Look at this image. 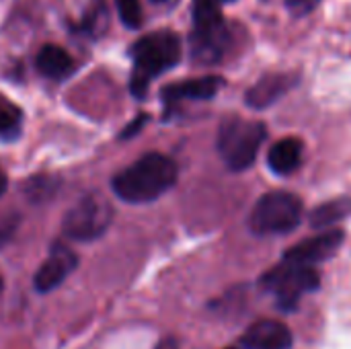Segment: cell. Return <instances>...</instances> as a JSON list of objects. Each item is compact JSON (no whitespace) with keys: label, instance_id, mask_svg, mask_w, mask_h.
Returning <instances> with one entry per match:
<instances>
[{"label":"cell","instance_id":"obj_1","mask_svg":"<svg viewBox=\"0 0 351 349\" xmlns=\"http://www.w3.org/2000/svg\"><path fill=\"white\" fill-rule=\"evenodd\" d=\"M179 177L173 158L160 152H148L113 177V191L128 204H148L167 193Z\"/></svg>","mask_w":351,"mask_h":349},{"label":"cell","instance_id":"obj_2","mask_svg":"<svg viewBox=\"0 0 351 349\" xmlns=\"http://www.w3.org/2000/svg\"><path fill=\"white\" fill-rule=\"evenodd\" d=\"M130 56L134 60L130 93L136 99H144L150 80L181 62V37L171 29L152 31L132 45Z\"/></svg>","mask_w":351,"mask_h":349},{"label":"cell","instance_id":"obj_3","mask_svg":"<svg viewBox=\"0 0 351 349\" xmlns=\"http://www.w3.org/2000/svg\"><path fill=\"white\" fill-rule=\"evenodd\" d=\"M265 136L267 130L261 121L228 117L218 132V152L228 169L245 171L255 163Z\"/></svg>","mask_w":351,"mask_h":349},{"label":"cell","instance_id":"obj_4","mask_svg":"<svg viewBox=\"0 0 351 349\" xmlns=\"http://www.w3.org/2000/svg\"><path fill=\"white\" fill-rule=\"evenodd\" d=\"M302 220V202L288 191L265 193L249 216V228L255 234H284Z\"/></svg>","mask_w":351,"mask_h":349},{"label":"cell","instance_id":"obj_5","mask_svg":"<svg viewBox=\"0 0 351 349\" xmlns=\"http://www.w3.org/2000/svg\"><path fill=\"white\" fill-rule=\"evenodd\" d=\"M113 222V206L103 195H84L64 216V234L72 241H95Z\"/></svg>","mask_w":351,"mask_h":349},{"label":"cell","instance_id":"obj_6","mask_svg":"<svg viewBox=\"0 0 351 349\" xmlns=\"http://www.w3.org/2000/svg\"><path fill=\"white\" fill-rule=\"evenodd\" d=\"M261 284L263 288L274 292L280 309L292 311L298 304L302 294L313 292L321 286V278L315 267L298 265V263H290L282 259L280 265H276L271 272H267L261 278Z\"/></svg>","mask_w":351,"mask_h":349},{"label":"cell","instance_id":"obj_7","mask_svg":"<svg viewBox=\"0 0 351 349\" xmlns=\"http://www.w3.org/2000/svg\"><path fill=\"white\" fill-rule=\"evenodd\" d=\"M232 43V35L226 23L210 29H193L189 35L191 60L204 66L220 64Z\"/></svg>","mask_w":351,"mask_h":349},{"label":"cell","instance_id":"obj_8","mask_svg":"<svg viewBox=\"0 0 351 349\" xmlns=\"http://www.w3.org/2000/svg\"><path fill=\"white\" fill-rule=\"evenodd\" d=\"M76 263H78V257L74 255V251H70L66 245L56 243L51 247L49 257L39 265V269L33 278L37 292L45 294V292H51L58 286H62L64 280L76 269Z\"/></svg>","mask_w":351,"mask_h":349},{"label":"cell","instance_id":"obj_9","mask_svg":"<svg viewBox=\"0 0 351 349\" xmlns=\"http://www.w3.org/2000/svg\"><path fill=\"white\" fill-rule=\"evenodd\" d=\"M341 243H343V232L341 230H329V232L317 234L308 241L294 245L284 255V261L315 267V263H321V261L329 259L333 253H337Z\"/></svg>","mask_w":351,"mask_h":349},{"label":"cell","instance_id":"obj_10","mask_svg":"<svg viewBox=\"0 0 351 349\" xmlns=\"http://www.w3.org/2000/svg\"><path fill=\"white\" fill-rule=\"evenodd\" d=\"M222 86H224L222 76H202V78H189V80L167 84L160 91V97H162V103L167 107H173L175 103L185 101V99H189V101L214 99Z\"/></svg>","mask_w":351,"mask_h":349},{"label":"cell","instance_id":"obj_11","mask_svg":"<svg viewBox=\"0 0 351 349\" xmlns=\"http://www.w3.org/2000/svg\"><path fill=\"white\" fill-rule=\"evenodd\" d=\"M241 346L245 349H290L292 331L280 321L261 319L245 331Z\"/></svg>","mask_w":351,"mask_h":349},{"label":"cell","instance_id":"obj_12","mask_svg":"<svg viewBox=\"0 0 351 349\" xmlns=\"http://www.w3.org/2000/svg\"><path fill=\"white\" fill-rule=\"evenodd\" d=\"M298 82V76L288 72H276L265 74L261 80H257L245 95V101L253 109H267L278 99H282L294 84Z\"/></svg>","mask_w":351,"mask_h":349},{"label":"cell","instance_id":"obj_13","mask_svg":"<svg viewBox=\"0 0 351 349\" xmlns=\"http://www.w3.org/2000/svg\"><path fill=\"white\" fill-rule=\"evenodd\" d=\"M35 68L47 78L62 80L74 72V60L64 47H60L56 43H47L37 51Z\"/></svg>","mask_w":351,"mask_h":349},{"label":"cell","instance_id":"obj_14","mask_svg":"<svg viewBox=\"0 0 351 349\" xmlns=\"http://www.w3.org/2000/svg\"><path fill=\"white\" fill-rule=\"evenodd\" d=\"M300 160H302V142L298 138L278 140L267 154L269 169L278 175L294 173L300 167Z\"/></svg>","mask_w":351,"mask_h":349},{"label":"cell","instance_id":"obj_15","mask_svg":"<svg viewBox=\"0 0 351 349\" xmlns=\"http://www.w3.org/2000/svg\"><path fill=\"white\" fill-rule=\"evenodd\" d=\"M107 27H109V10H107L105 0H93L86 6L80 23L74 29L78 33L90 37V39H97V37H101L107 31Z\"/></svg>","mask_w":351,"mask_h":349},{"label":"cell","instance_id":"obj_16","mask_svg":"<svg viewBox=\"0 0 351 349\" xmlns=\"http://www.w3.org/2000/svg\"><path fill=\"white\" fill-rule=\"evenodd\" d=\"M351 214V200L350 197H339V200H331L319 208L313 210L311 214V226L313 228H327L335 222L346 220Z\"/></svg>","mask_w":351,"mask_h":349},{"label":"cell","instance_id":"obj_17","mask_svg":"<svg viewBox=\"0 0 351 349\" xmlns=\"http://www.w3.org/2000/svg\"><path fill=\"white\" fill-rule=\"evenodd\" d=\"M191 21L193 29H210L226 23L222 14V0H193Z\"/></svg>","mask_w":351,"mask_h":349},{"label":"cell","instance_id":"obj_18","mask_svg":"<svg viewBox=\"0 0 351 349\" xmlns=\"http://www.w3.org/2000/svg\"><path fill=\"white\" fill-rule=\"evenodd\" d=\"M21 128V109L0 97V136H14Z\"/></svg>","mask_w":351,"mask_h":349},{"label":"cell","instance_id":"obj_19","mask_svg":"<svg viewBox=\"0 0 351 349\" xmlns=\"http://www.w3.org/2000/svg\"><path fill=\"white\" fill-rule=\"evenodd\" d=\"M117 6V14L121 19V23L128 29H140L144 23V14H142V4L140 0H115Z\"/></svg>","mask_w":351,"mask_h":349},{"label":"cell","instance_id":"obj_20","mask_svg":"<svg viewBox=\"0 0 351 349\" xmlns=\"http://www.w3.org/2000/svg\"><path fill=\"white\" fill-rule=\"evenodd\" d=\"M16 228H19V214L14 212L0 214V247H4L14 237Z\"/></svg>","mask_w":351,"mask_h":349},{"label":"cell","instance_id":"obj_21","mask_svg":"<svg viewBox=\"0 0 351 349\" xmlns=\"http://www.w3.org/2000/svg\"><path fill=\"white\" fill-rule=\"evenodd\" d=\"M284 2L294 16H308L321 4V0H284Z\"/></svg>","mask_w":351,"mask_h":349},{"label":"cell","instance_id":"obj_22","mask_svg":"<svg viewBox=\"0 0 351 349\" xmlns=\"http://www.w3.org/2000/svg\"><path fill=\"white\" fill-rule=\"evenodd\" d=\"M146 121H148V115H146V113H140V115H138V117H136V119H134V121L123 130V132H121V136H119V138H121V140H125V138L134 136L136 132H140V130H142V125H144Z\"/></svg>","mask_w":351,"mask_h":349},{"label":"cell","instance_id":"obj_23","mask_svg":"<svg viewBox=\"0 0 351 349\" xmlns=\"http://www.w3.org/2000/svg\"><path fill=\"white\" fill-rule=\"evenodd\" d=\"M154 349H179V344L173 337H165L162 341H158V346Z\"/></svg>","mask_w":351,"mask_h":349},{"label":"cell","instance_id":"obj_24","mask_svg":"<svg viewBox=\"0 0 351 349\" xmlns=\"http://www.w3.org/2000/svg\"><path fill=\"white\" fill-rule=\"evenodd\" d=\"M6 185H8V179H6V173H4L2 167H0V197H2L4 191H6Z\"/></svg>","mask_w":351,"mask_h":349},{"label":"cell","instance_id":"obj_25","mask_svg":"<svg viewBox=\"0 0 351 349\" xmlns=\"http://www.w3.org/2000/svg\"><path fill=\"white\" fill-rule=\"evenodd\" d=\"M152 2H165V0H152Z\"/></svg>","mask_w":351,"mask_h":349},{"label":"cell","instance_id":"obj_26","mask_svg":"<svg viewBox=\"0 0 351 349\" xmlns=\"http://www.w3.org/2000/svg\"><path fill=\"white\" fill-rule=\"evenodd\" d=\"M0 290H2V278H0Z\"/></svg>","mask_w":351,"mask_h":349},{"label":"cell","instance_id":"obj_27","mask_svg":"<svg viewBox=\"0 0 351 349\" xmlns=\"http://www.w3.org/2000/svg\"><path fill=\"white\" fill-rule=\"evenodd\" d=\"M222 2H232V0H222Z\"/></svg>","mask_w":351,"mask_h":349},{"label":"cell","instance_id":"obj_28","mask_svg":"<svg viewBox=\"0 0 351 349\" xmlns=\"http://www.w3.org/2000/svg\"><path fill=\"white\" fill-rule=\"evenodd\" d=\"M228 349H234V348H228Z\"/></svg>","mask_w":351,"mask_h":349}]
</instances>
